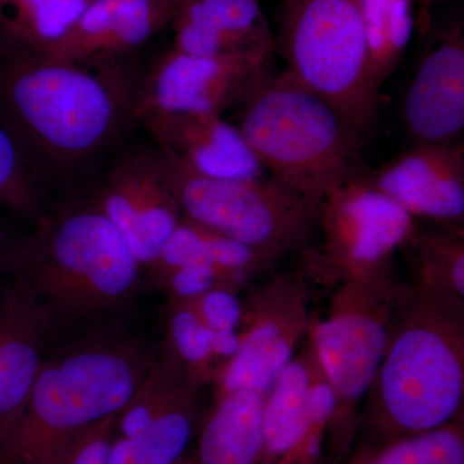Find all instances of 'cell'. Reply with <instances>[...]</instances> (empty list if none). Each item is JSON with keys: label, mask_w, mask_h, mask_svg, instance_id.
<instances>
[{"label": "cell", "mask_w": 464, "mask_h": 464, "mask_svg": "<svg viewBox=\"0 0 464 464\" xmlns=\"http://www.w3.org/2000/svg\"><path fill=\"white\" fill-rule=\"evenodd\" d=\"M51 207L50 198L34 176L23 150L0 119V209L32 226Z\"/></svg>", "instance_id": "obj_28"}, {"label": "cell", "mask_w": 464, "mask_h": 464, "mask_svg": "<svg viewBox=\"0 0 464 464\" xmlns=\"http://www.w3.org/2000/svg\"><path fill=\"white\" fill-rule=\"evenodd\" d=\"M404 246L413 258L411 288L464 302L463 227L415 230Z\"/></svg>", "instance_id": "obj_24"}, {"label": "cell", "mask_w": 464, "mask_h": 464, "mask_svg": "<svg viewBox=\"0 0 464 464\" xmlns=\"http://www.w3.org/2000/svg\"><path fill=\"white\" fill-rule=\"evenodd\" d=\"M463 304L411 288L362 405L359 430L368 432L364 441H392L459 418Z\"/></svg>", "instance_id": "obj_4"}, {"label": "cell", "mask_w": 464, "mask_h": 464, "mask_svg": "<svg viewBox=\"0 0 464 464\" xmlns=\"http://www.w3.org/2000/svg\"><path fill=\"white\" fill-rule=\"evenodd\" d=\"M285 72L366 133L380 108L360 0H286L280 29Z\"/></svg>", "instance_id": "obj_8"}, {"label": "cell", "mask_w": 464, "mask_h": 464, "mask_svg": "<svg viewBox=\"0 0 464 464\" xmlns=\"http://www.w3.org/2000/svg\"><path fill=\"white\" fill-rule=\"evenodd\" d=\"M334 395L308 337L265 396L257 464H324Z\"/></svg>", "instance_id": "obj_13"}, {"label": "cell", "mask_w": 464, "mask_h": 464, "mask_svg": "<svg viewBox=\"0 0 464 464\" xmlns=\"http://www.w3.org/2000/svg\"><path fill=\"white\" fill-rule=\"evenodd\" d=\"M142 74L130 60L0 53V119L53 206L79 197L140 128Z\"/></svg>", "instance_id": "obj_1"}, {"label": "cell", "mask_w": 464, "mask_h": 464, "mask_svg": "<svg viewBox=\"0 0 464 464\" xmlns=\"http://www.w3.org/2000/svg\"><path fill=\"white\" fill-rule=\"evenodd\" d=\"M364 177L414 219H430L444 227H463L462 143L413 145Z\"/></svg>", "instance_id": "obj_14"}, {"label": "cell", "mask_w": 464, "mask_h": 464, "mask_svg": "<svg viewBox=\"0 0 464 464\" xmlns=\"http://www.w3.org/2000/svg\"><path fill=\"white\" fill-rule=\"evenodd\" d=\"M143 267L123 235L82 198L52 207L0 268L29 293L54 331L111 315L141 285Z\"/></svg>", "instance_id": "obj_3"}, {"label": "cell", "mask_w": 464, "mask_h": 464, "mask_svg": "<svg viewBox=\"0 0 464 464\" xmlns=\"http://www.w3.org/2000/svg\"><path fill=\"white\" fill-rule=\"evenodd\" d=\"M176 0H91L75 25L45 56L94 63L130 60L172 24Z\"/></svg>", "instance_id": "obj_17"}, {"label": "cell", "mask_w": 464, "mask_h": 464, "mask_svg": "<svg viewBox=\"0 0 464 464\" xmlns=\"http://www.w3.org/2000/svg\"><path fill=\"white\" fill-rule=\"evenodd\" d=\"M134 133L76 198L88 201L118 228L145 271L183 215L168 185L160 150L149 136L137 140Z\"/></svg>", "instance_id": "obj_10"}, {"label": "cell", "mask_w": 464, "mask_h": 464, "mask_svg": "<svg viewBox=\"0 0 464 464\" xmlns=\"http://www.w3.org/2000/svg\"><path fill=\"white\" fill-rule=\"evenodd\" d=\"M157 356L133 335L102 332L45 357L0 431V464L63 463L85 433L123 411Z\"/></svg>", "instance_id": "obj_2"}, {"label": "cell", "mask_w": 464, "mask_h": 464, "mask_svg": "<svg viewBox=\"0 0 464 464\" xmlns=\"http://www.w3.org/2000/svg\"><path fill=\"white\" fill-rule=\"evenodd\" d=\"M369 66L381 90L404 56L413 34L411 0H360Z\"/></svg>", "instance_id": "obj_27"}, {"label": "cell", "mask_w": 464, "mask_h": 464, "mask_svg": "<svg viewBox=\"0 0 464 464\" xmlns=\"http://www.w3.org/2000/svg\"><path fill=\"white\" fill-rule=\"evenodd\" d=\"M415 230L413 217L356 174L319 203L322 241L308 255V271L334 285L380 273Z\"/></svg>", "instance_id": "obj_9"}, {"label": "cell", "mask_w": 464, "mask_h": 464, "mask_svg": "<svg viewBox=\"0 0 464 464\" xmlns=\"http://www.w3.org/2000/svg\"><path fill=\"white\" fill-rule=\"evenodd\" d=\"M274 51L185 53L170 48L143 70L137 119L152 112L224 114L270 72Z\"/></svg>", "instance_id": "obj_12"}, {"label": "cell", "mask_w": 464, "mask_h": 464, "mask_svg": "<svg viewBox=\"0 0 464 464\" xmlns=\"http://www.w3.org/2000/svg\"><path fill=\"white\" fill-rule=\"evenodd\" d=\"M185 302L209 331L213 341L237 337L243 315L239 290L218 286Z\"/></svg>", "instance_id": "obj_29"}, {"label": "cell", "mask_w": 464, "mask_h": 464, "mask_svg": "<svg viewBox=\"0 0 464 464\" xmlns=\"http://www.w3.org/2000/svg\"><path fill=\"white\" fill-rule=\"evenodd\" d=\"M338 464H464V429L459 418L440 429L387 442L353 445Z\"/></svg>", "instance_id": "obj_26"}, {"label": "cell", "mask_w": 464, "mask_h": 464, "mask_svg": "<svg viewBox=\"0 0 464 464\" xmlns=\"http://www.w3.org/2000/svg\"><path fill=\"white\" fill-rule=\"evenodd\" d=\"M140 127L167 157L200 176L212 179H258L268 176L224 114L152 112Z\"/></svg>", "instance_id": "obj_16"}, {"label": "cell", "mask_w": 464, "mask_h": 464, "mask_svg": "<svg viewBox=\"0 0 464 464\" xmlns=\"http://www.w3.org/2000/svg\"><path fill=\"white\" fill-rule=\"evenodd\" d=\"M413 145L458 143L464 130V38L456 26L424 53L402 101Z\"/></svg>", "instance_id": "obj_15"}, {"label": "cell", "mask_w": 464, "mask_h": 464, "mask_svg": "<svg viewBox=\"0 0 464 464\" xmlns=\"http://www.w3.org/2000/svg\"><path fill=\"white\" fill-rule=\"evenodd\" d=\"M54 332L50 317L23 286L0 276V431L18 413Z\"/></svg>", "instance_id": "obj_18"}, {"label": "cell", "mask_w": 464, "mask_h": 464, "mask_svg": "<svg viewBox=\"0 0 464 464\" xmlns=\"http://www.w3.org/2000/svg\"><path fill=\"white\" fill-rule=\"evenodd\" d=\"M158 353L198 390L215 381L218 362L213 353L212 337L185 301L168 299L166 335Z\"/></svg>", "instance_id": "obj_25"}, {"label": "cell", "mask_w": 464, "mask_h": 464, "mask_svg": "<svg viewBox=\"0 0 464 464\" xmlns=\"http://www.w3.org/2000/svg\"><path fill=\"white\" fill-rule=\"evenodd\" d=\"M114 417L97 424L76 442L61 464H108L110 445L115 433Z\"/></svg>", "instance_id": "obj_30"}, {"label": "cell", "mask_w": 464, "mask_h": 464, "mask_svg": "<svg viewBox=\"0 0 464 464\" xmlns=\"http://www.w3.org/2000/svg\"><path fill=\"white\" fill-rule=\"evenodd\" d=\"M198 395L183 400L136 432L115 436L108 464H174L190 444L198 418Z\"/></svg>", "instance_id": "obj_23"}, {"label": "cell", "mask_w": 464, "mask_h": 464, "mask_svg": "<svg viewBox=\"0 0 464 464\" xmlns=\"http://www.w3.org/2000/svg\"><path fill=\"white\" fill-rule=\"evenodd\" d=\"M91 0H0V53H50Z\"/></svg>", "instance_id": "obj_22"}, {"label": "cell", "mask_w": 464, "mask_h": 464, "mask_svg": "<svg viewBox=\"0 0 464 464\" xmlns=\"http://www.w3.org/2000/svg\"><path fill=\"white\" fill-rule=\"evenodd\" d=\"M411 293L389 267L338 284L326 315L313 316L308 341L334 395L324 464L342 462L355 445L362 405Z\"/></svg>", "instance_id": "obj_6"}, {"label": "cell", "mask_w": 464, "mask_h": 464, "mask_svg": "<svg viewBox=\"0 0 464 464\" xmlns=\"http://www.w3.org/2000/svg\"><path fill=\"white\" fill-rule=\"evenodd\" d=\"M311 320L302 273L279 274L250 290L243 299L239 348L217 371L215 398L234 391L267 395L306 341Z\"/></svg>", "instance_id": "obj_11"}, {"label": "cell", "mask_w": 464, "mask_h": 464, "mask_svg": "<svg viewBox=\"0 0 464 464\" xmlns=\"http://www.w3.org/2000/svg\"><path fill=\"white\" fill-rule=\"evenodd\" d=\"M259 0H176L173 50L191 54L275 51Z\"/></svg>", "instance_id": "obj_19"}, {"label": "cell", "mask_w": 464, "mask_h": 464, "mask_svg": "<svg viewBox=\"0 0 464 464\" xmlns=\"http://www.w3.org/2000/svg\"><path fill=\"white\" fill-rule=\"evenodd\" d=\"M190 266L215 268L239 289L271 267L270 262L255 250L182 217L145 273L151 279Z\"/></svg>", "instance_id": "obj_20"}, {"label": "cell", "mask_w": 464, "mask_h": 464, "mask_svg": "<svg viewBox=\"0 0 464 464\" xmlns=\"http://www.w3.org/2000/svg\"><path fill=\"white\" fill-rule=\"evenodd\" d=\"M161 155L183 217L248 246L271 265L306 249L315 235L319 204L273 177L212 179Z\"/></svg>", "instance_id": "obj_7"}, {"label": "cell", "mask_w": 464, "mask_h": 464, "mask_svg": "<svg viewBox=\"0 0 464 464\" xmlns=\"http://www.w3.org/2000/svg\"><path fill=\"white\" fill-rule=\"evenodd\" d=\"M265 396L234 391L215 398L201 429L198 464H257Z\"/></svg>", "instance_id": "obj_21"}, {"label": "cell", "mask_w": 464, "mask_h": 464, "mask_svg": "<svg viewBox=\"0 0 464 464\" xmlns=\"http://www.w3.org/2000/svg\"><path fill=\"white\" fill-rule=\"evenodd\" d=\"M174 464H198L197 457H195L194 454H185L181 458V459L179 460V462H176Z\"/></svg>", "instance_id": "obj_32"}, {"label": "cell", "mask_w": 464, "mask_h": 464, "mask_svg": "<svg viewBox=\"0 0 464 464\" xmlns=\"http://www.w3.org/2000/svg\"><path fill=\"white\" fill-rule=\"evenodd\" d=\"M284 2H286V0H284Z\"/></svg>", "instance_id": "obj_33"}, {"label": "cell", "mask_w": 464, "mask_h": 464, "mask_svg": "<svg viewBox=\"0 0 464 464\" xmlns=\"http://www.w3.org/2000/svg\"><path fill=\"white\" fill-rule=\"evenodd\" d=\"M237 105L250 151L286 188L319 204L356 176L364 133L285 70L262 76Z\"/></svg>", "instance_id": "obj_5"}, {"label": "cell", "mask_w": 464, "mask_h": 464, "mask_svg": "<svg viewBox=\"0 0 464 464\" xmlns=\"http://www.w3.org/2000/svg\"><path fill=\"white\" fill-rule=\"evenodd\" d=\"M21 237L23 235L16 234L5 219L0 218V268Z\"/></svg>", "instance_id": "obj_31"}]
</instances>
